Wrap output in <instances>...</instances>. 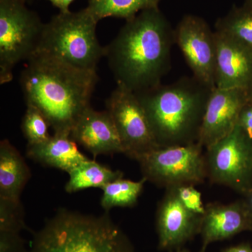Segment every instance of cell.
<instances>
[{"mask_svg":"<svg viewBox=\"0 0 252 252\" xmlns=\"http://www.w3.org/2000/svg\"><path fill=\"white\" fill-rule=\"evenodd\" d=\"M49 1L53 6L59 9L60 12H68L69 11V6L74 0H46Z\"/></svg>","mask_w":252,"mask_h":252,"instance_id":"obj_27","label":"cell"},{"mask_svg":"<svg viewBox=\"0 0 252 252\" xmlns=\"http://www.w3.org/2000/svg\"><path fill=\"white\" fill-rule=\"evenodd\" d=\"M26 154L34 161L69 172L89 159L69 133H54L42 143L27 146Z\"/></svg>","mask_w":252,"mask_h":252,"instance_id":"obj_16","label":"cell"},{"mask_svg":"<svg viewBox=\"0 0 252 252\" xmlns=\"http://www.w3.org/2000/svg\"><path fill=\"white\" fill-rule=\"evenodd\" d=\"M249 93V98H250V101H252V86H250V89L248 90Z\"/></svg>","mask_w":252,"mask_h":252,"instance_id":"obj_32","label":"cell"},{"mask_svg":"<svg viewBox=\"0 0 252 252\" xmlns=\"http://www.w3.org/2000/svg\"><path fill=\"white\" fill-rule=\"evenodd\" d=\"M27 252H135L109 214L85 215L61 208L34 233Z\"/></svg>","mask_w":252,"mask_h":252,"instance_id":"obj_4","label":"cell"},{"mask_svg":"<svg viewBox=\"0 0 252 252\" xmlns=\"http://www.w3.org/2000/svg\"><path fill=\"white\" fill-rule=\"evenodd\" d=\"M147 181L142 178L138 182L120 178L109 183L102 189L101 198L102 208L108 212L114 207H132L136 205Z\"/></svg>","mask_w":252,"mask_h":252,"instance_id":"obj_20","label":"cell"},{"mask_svg":"<svg viewBox=\"0 0 252 252\" xmlns=\"http://www.w3.org/2000/svg\"><path fill=\"white\" fill-rule=\"evenodd\" d=\"M180 201L189 211L203 216L205 212L202 195L195 186L186 185L176 188Z\"/></svg>","mask_w":252,"mask_h":252,"instance_id":"obj_24","label":"cell"},{"mask_svg":"<svg viewBox=\"0 0 252 252\" xmlns=\"http://www.w3.org/2000/svg\"><path fill=\"white\" fill-rule=\"evenodd\" d=\"M215 86L249 90L252 84V49L215 31Z\"/></svg>","mask_w":252,"mask_h":252,"instance_id":"obj_13","label":"cell"},{"mask_svg":"<svg viewBox=\"0 0 252 252\" xmlns=\"http://www.w3.org/2000/svg\"><path fill=\"white\" fill-rule=\"evenodd\" d=\"M98 22L87 8L59 12L45 23L36 54L54 56L80 69L97 70L105 46L96 34Z\"/></svg>","mask_w":252,"mask_h":252,"instance_id":"obj_5","label":"cell"},{"mask_svg":"<svg viewBox=\"0 0 252 252\" xmlns=\"http://www.w3.org/2000/svg\"><path fill=\"white\" fill-rule=\"evenodd\" d=\"M124 149V154L137 160L158 147L148 117L137 94L121 84L106 100Z\"/></svg>","mask_w":252,"mask_h":252,"instance_id":"obj_9","label":"cell"},{"mask_svg":"<svg viewBox=\"0 0 252 252\" xmlns=\"http://www.w3.org/2000/svg\"><path fill=\"white\" fill-rule=\"evenodd\" d=\"M238 126L252 142V101H249L240 113Z\"/></svg>","mask_w":252,"mask_h":252,"instance_id":"obj_26","label":"cell"},{"mask_svg":"<svg viewBox=\"0 0 252 252\" xmlns=\"http://www.w3.org/2000/svg\"><path fill=\"white\" fill-rule=\"evenodd\" d=\"M216 31L252 49V11L244 7L217 21Z\"/></svg>","mask_w":252,"mask_h":252,"instance_id":"obj_21","label":"cell"},{"mask_svg":"<svg viewBox=\"0 0 252 252\" xmlns=\"http://www.w3.org/2000/svg\"><path fill=\"white\" fill-rule=\"evenodd\" d=\"M204 149L198 142L158 147L142 154L137 161L147 181L166 189L195 186L207 178Z\"/></svg>","mask_w":252,"mask_h":252,"instance_id":"obj_7","label":"cell"},{"mask_svg":"<svg viewBox=\"0 0 252 252\" xmlns=\"http://www.w3.org/2000/svg\"><path fill=\"white\" fill-rule=\"evenodd\" d=\"M71 137L95 158L102 154H124L112 117L106 109L96 111L86 109L73 127Z\"/></svg>","mask_w":252,"mask_h":252,"instance_id":"obj_14","label":"cell"},{"mask_svg":"<svg viewBox=\"0 0 252 252\" xmlns=\"http://www.w3.org/2000/svg\"><path fill=\"white\" fill-rule=\"evenodd\" d=\"M223 252H252V248L248 244H241L226 249Z\"/></svg>","mask_w":252,"mask_h":252,"instance_id":"obj_29","label":"cell"},{"mask_svg":"<svg viewBox=\"0 0 252 252\" xmlns=\"http://www.w3.org/2000/svg\"><path fill=\"white\" fill-rule=\"evenodd\" d=\"M245 7L252 11V0H246Z\"/></svg>","mask_w":252,"mask_h":252,"instance_id":"obj_30","label":"cell"},{"mask_svg":"<svg viewBox=\"0 0 252 252\" xmlns=\"http://www.w3.org/2000/svg\"><path fill=\"white\" fill-rule=\"evenodd\" d=\"M26 2H32V1H34V0H26Z\"/></svg>","mask_w":252,"mask_h":252,"instance_id":"obj_33","label":"cell"},{"mask_svg":"<svg viewBox=\"0 0 252 252\" xmlns=\"http://www.w3.org/2000/svg\"><path fill=\"white\" fill-rule=\"evenodd\" d=\"M174 44L175 31L159 8L144 10L126 21L105 46V57L117 84L139 93L161 84Z\"/></svg>","mask_w":252,"mask_h":252,"instance_id":"obj_1","label":"cell"},{"mask_svg":"<svg viewBox=\"0 0 252 252\" xmlns=\"http://www.w3.org/2000/svg\"><path fill=\"white\" fill-rule=\"evenodd\" d=\"M249 101L248 90L215 87L205 108L198 143L206 149L228 135Z\"/></svg>","mask_w":252,"mask_h":252,"instance_id":"obj_11","label":"cell"},{"mask_svg":"<svg viewBox=\"0 0 252 252\" xmlns=\"http://www.w3.org/2000/svg\"><path fill=\"white\" fill-rule=\"evenodd\" d=\"M162 0H89L87 9L99 22L109 17L132 19L144 10L158 8Z\"/></svg>","mask_w":252,"mask_h":252,"instance_id":"obj_19","label":"cell"},{"mask_svg":"<svg viewBox=\"0 0 252 252\" xmlns=\"http://www.w3.org/2000/svg\"><path fill=\"white\" fill-rule=\"evenodd\" d=\"M252 229V219L244 202L224 205L210 203L205 206L200 233L202 248L210 244L229 239L241 232Z\"/></svg>","mask_w":252,"mask_h":252,"instance_id":"obj_15","label":"cell"},{"mask_svg":"<svg viewBox=\"0 0 252 252\" xmlns=\"http://www.w3.org/2000/svg\"><path fill=\"white\" fill-rule=\"evenodd\" d=\"M20 86L26 105L39 109L54 133H71L86 109L91 107L97 70L80 69L62 60L36 54L26 61Z\"/></svg>","mask_w":252,"mask_h":252,"instance_id":"obj_2","label":"cell"},{"mask_svg":"<svg viewBox=\"0 0 252 252\" xmlns=\"http://www.w3.org/2000/svg\"><path fill=\"white\" fill-rule=\"evenodd\" d=\"M207 178L243 193L252 184V142L237 124L228 135L205 149Z\"/></svg>","mask_w":252,"mask_h":252,"instance_id":"obj_8","label":"cell"},{"mask_svg":"<svg viewBox=\"0 0 252 252\" xmlns=\"http://www.w3.org/2000/svg\"><path fill=\"white\" fill-rule=\"evenodd\" d=\"M69 180L66 184L67 193H74L89 188L103 189L113 181L122 178L124 173L114 171L108 167L87 159L68 172Z\"/></svg>","mask_w":252,"mask_h":252,"instance_id":"obj_18","label":"cell"},{"mask_svg":"<svg viewBox=\"0 0 252 252\" xmlns=\"http://www.w3.org/2000/svg\"><path fill=\"white\" fill-rule=\"evenodd\" d=\"M45 23L26 0H0V84L11 82L18 63L35 54Z\"/></svg>","mask_w":252,"mask_h":252,"instance_id":"obj_6","label":"cell"},{"mask_svg":"<svg viewBox=\"0 0 252 252\" xmlns=\"http://www.w3.org/2000/svg\"><path fill=\"white\" fill-rule=\"evenodd\" d=\"M31 177L29 167L9 140L0 142V198L18 202Z\"/></svg>","mask_w":252,"mask_h":252,"instance_id":"obj_17","label":"cell"},{"mask_svg":"<svg viewBox=\"0 0 252 252\" xmlns=\"http://www.w3.org/2000/svg\"><path fill=\"white\" fill-rule=\"evenodd\" d=\"M175 252H190L188 251L187 250H183V249H178V250H176ZM198 252H206V250L205 249L202 248L201 250H200Z\"/></svg>","mask_w":252,"mask_h":252,"instance_id":"obj_31","label":"cell"},{"mask_svg":"<svg viewBox=\"0 0 252 252\" xmlns=\"http://www.w3.org/2000/svg\"><path fill=\"white\" fill-rule=\"evenodd\" d=\"M51 127L43 113L34 106L28 104L23 117L21 129L28 145L42 143L49 140Z\"/></svg>","mask_w":252,"mask_h":252,"instance_id":"obj_22","label":"cell"},{"mask_svg":"<svg viewBox=\"0 0 252 252\" xmlns=\"http://www.w3.org/2000/svg\"><path fill=\"white\" fill-rule=\"evenodd\" d=\"M202 218L184 206L176 188L166 189L157 214L159 248L177 250L182 248L200 233Z\"/></svg>","mask_w":252,"mask_h":252,"instance_id":"obj_12","label":"cell"},{"mask_svg":"<svg viewBox=\"0 0 252 252\" xmlns=\"http://www.w3.org/2000/svg\"><path fill=\"white\" fill-rule=\"evenodd\" d=\"M214 89L193 76L135 93L159 147L198 142L205 108Z\"/></svg>","mask_w":252,"mask_h":252,"instance_id":"obj_3","label":"cell"},{"mask_svg":"<svg viewBox=\"0 0 252 252\" xmlns=\"http://www.w3.org/2000/svg\"><path fill=\"white\" fill-rule=\"evenodd\" d=\"M175 39L193 77L205 85L216 87L215 32L201 18L189 15L182 18L175 30Z\"/></svg>","mask_w":252,"mask_h":252,"instance_id":"obj_10","label":"cell"},{"mask_svg":"<svg viewBox=\"0 0 252 252\" xmlns=\"http://www.w3.org/2000/svg\"><path fill=\"white\" fill-rule=\"evenodd\" d=\"M20 233L0 231V252H27Z\"/></svg>","mask_w":252,"mask_h":252,"instance_id":"obj_25","label":"cell"},{"mask_svg":"<svg viewBox=\"0 0 252 252\" xmlns=\"http://www.w3.org/2000/svg\"><path fill=\"white\" fill-rule=\"evenodd\" d=\"M243 193L245 194L246 196V201H244V203L246 205L252 219V184Z\"/></svg>","mask_w":252,"mask_h":252,"instance_id":"obj_28","label":"cell"},{"mask_svg":"<svg viewBox=\"0 0 252 252\" xmlns=\"http://www.w3.org/2000/svg\"><path fill=\"white\" fill-rule=\"evenodd\" d=\"M27 229L21 201L0 198V231L21 233L23 230Z\"/></svg>","mask_w":252,"mask_h":252,"instance_id":"obj_23","label":"cell"}]
</instances>
